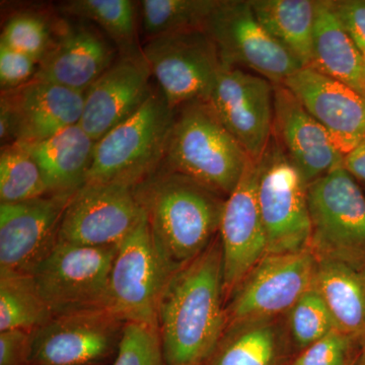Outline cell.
Here are the masks:
<instances>
[{
	"instance_id": "39",
	"label": "cell",
	"mask_w": 365,
	"mask_h": 365,
	"mask_svg": "<svg viewBox=\"0 0 365 365\" xmlns=\"http://www.w3.org/2000/svg\"><path fill=\"white\" fill-rule=\"evenodd\" d=\"M355 365H365V337L360 342V349L357 353Z\"/></svg>"
},
{
	"instance_id": "5",
	"label": "cell",
	"mask_w": 365,
	"mask_h": 365,
	"mask_svg": "<svg viewBox=\"0 0 365 365\" xmlns=\"http://www.w3.org/2000/svg\"><path fill=\"white\" fill-rule=\"evenodd\" d=\"M309 250L316 259L365 267V196L344 167L307 185Z\"/></svg>"
},
{
	"instance_id": "40",
	"label": "cell",
	"mask_w": 365,
	"mask_h": 365,
	"mask_svg": "<svg viewBox=\"0 0 365 365\" xmlns=\"http://www.w3.org/2000/svg\"><path fill=\"white\" fill-rule=\"evenodd\" d=\"M356 356H357V355H356ZM355 361H356V357H355V359H353L352 361L350 362V364H347V365H355Z\"/></svg>"
},
{
	"instance_id": "9",
	"label": "cell",
	"mask_w": 365,
	"mask_h": 365,
	"mask_svg": "<svg viewBox=\"0 0 365 365\" xmlns=\"http://www.w3.org/2000/svg\"><path fill=\"white\" fill-rule=\"evenodd\" d=\"M223 64L239 67L280 85L304 68L255 16L251 1L220 0L204 26Z\"/></svg>"
},
{
	"instance_id": "7",
	"label": "cell",
	"mask_w": 365,
	"mask_h": 365,
	"mask_svg": "<svg viewBox=\"0 0 365 365\" xmlns=\"http://www.w3.org/2000/svg\"><path fill=\"white\" fill-rule=\"evenodd\" d=\"M259 169L257 195L267 254L297 253L309 249L307 182L273 136Z\"/></svg>"
},
{
	"instance_id": "41",
	"label": "cell",
	"mask_w": 365,
	"mask_h": 365,
	"mask_svg": "<svg viewBox=\"0 0 365 365\" xmlns=\"http://www.w3.org/2000/svg\"><path fill=\"white\" fill-rule=\"evenodd\" d=\"M364 83H365V55H364Z\"/></svg>"
},
{
	"instance_id": "34",
	"label": "cell",
	"mask_w": 365,
	"mask_h": 365,
	"mask_svg": "<svg viewBox=\"0 0 365 365\" xmlns=\"http://www.w3.org/2000/svg\"><path fill=\"white\" fill-rule=\"evenodd\" d=\"M355 339L334 330L309 347L304 348L292 365H347L356 357Z\"/></svg>"
},
{
	"instance_id": "11",
	"label": "cell",
	"mask_w": 365,
	"mask_h": 365,
	"mask_svg": "<svg viewBox=\"0 0 365 365\" xmlns=\"http://www.w3.org/2000/svg\"><path fill=\"white\" fill-rule=\"evenodd\" d=\"M141 51L158 90L174 110L205 102L222 66L215 43L203 30L153 38Z\"/></svg>"
},
{
	"instance_id": "13",
	"label": "cell",
	"mask_w": 365,
	"mask_h": 365,
	"mask_svg": "<svg viewBox=\"0 0 365 365\" xmlns=\"http://www.w3.org/2000/svg\"><path fill=\"white\" fill-rule=\"evenodd\" d=\"M85 93L34 78L2 91L0 137L4 145L35 143L79 124Z\"/></svg>"
},
{
	"instance_id": "27",
	"label": "cell",
	"mask_w": 365,
	"mask_h": 365,
	"mask_svg": "<svg viewBox=\"0 0 365 365\" xmlns=\"http://www.w3.org/2000/svg\"><path fill=\"white\" fill-rule=\"evenodd\" d=\"M52 317L32 274L0 271V332H33Z\"/></svg>"
},
{
	"instance_id": "20",
	"label": "cell",
	"mask_w": 365,
	"mask_h": 365,
	"mask_svg": "<svg viewBox=\"0 0 365 365\" xmlns=\"http://www.w3.org/2000/svg\"><path fill=\"white\" fill-rule=\"evenodd\" d=\"M273 138L307 185L344 163L328 132L282 83L274 85Z\"/></svg>"
},
{
	"instance_id": "6",
	"label": "cell",
	"mask_w": 365,
	"mask_h": 365,
	"mask_svg": "<svg viewBox=\"0 0 365 365\" xmlns=\"http://www.w3.org/2000/svg\"><path fill=\"white\" fill-rule=\"evenodd\" d=\"M116 252L117 247L57 242L32 273L53 316L108 309Z\"/></svg>"
},
{
	"instance_id": "25",
	"label": "cell",
	"mask_w": 365,
	"mask_h": 365,
	"mask_svg": "<svg viewBox=\"0 0 365 365\" xmlns=\"http://www.w3.org/2000/svg\"><path fill=\"white\" fill-rule=\"evenodd\" d=\"M316 0H253L255 16L271 36L299 60L311 66Z\"/></svg>"
},
{
	"instance_id": "32",
	"label": "cell",
	"mask_w": 365,
	"mask_h": 365,
	"mask_svg": "<svg viewBox=\"0 0 365 365\" xmlns=\"http://www.w3.org/2000/svg\"><path fill=\"white\" fill-rule=\"evenodd\" d=\"M113 365H165L158 327L125 323Z\"/></svg>"
},
{
	"instance_id": "15",
	"label": "cell",
	"mask_w": 365,
	"mask_h": 365,
	"mask_svg": "<svg viewBox=\"0 0 365 365\" xmlns=\"http://www.w3.org/2000/svg\"><path fill=\"white\" fill-rule=\"evenodd\" d=\"M143 216L133 188L86 184L66 206L60 223L58 242L86 247H117Z\"/></svg>"
},
{
	"instance_id": "12",
	"label": "cell",
	"mask_w": 365,
	"mask_h": 365,
	"mask_svg": "<svg viewBox=\"0 0 365 365\" xmlns=\"http://www.w3.org/2000/svg\"><path fill=\"white\" fill-rule=\"evenodd\" d=\"M205 102L250 158L260 162L273 136V83L222 63Z\"/></svg>"
},
{
	"instance_id": "2",
	"label": "cell",
	"mask_w": 365,
	"mask_h": 365,
	"mask_svg": "<svg viewBox=\"0 0 365 365\" xmlns=\"http://www.w3.org/2000/svg\"><path fill=\"white\" fill-rule=\"evenodd\" d=\"M133 190L155 248L174 273L220 232L225 199L191 178L160 167Z\"/></svg>"
},
{
	"instance_id": "22",
	"label": "cell",
	"mask_w": 365,
	"mask_h": 365,
	"mask_svg": "<svg viewBox=\"0 0 365 365\" xmlns=\"http://www.w3.org/2000/svg\"><path fill=\"white\" fill-rule=\"evenodd\" d=\"M37 163L49 195L73 196L86 184L96 141L73 125L35 143H20Z\"/></svg>"
},
{
	"instance_id": "33",
	"label": "cell",
	"mask_w": 365,
	"mask_h": 365,
	"mask_svg": "<svg viewBox=\"0 0 365 365\" xmlns=\"http://www.w3.org/2000/svg\"><path fill=\"white\" fill-rule=\"evenodd\" d=\"M52 37L44 18L38 14H21L7 21L0 43L32 57L39 63L51 44Z\"/></svg>"
},
{
	"instance_id": "18",
	"label": "cell",
	"mask_w": 365,
	"mask_h": 365,
	"mask_svg": "<svg viewBox=\"0 0 365 365\" xmlns=\"http://www.w3.org/2000/svg\"><path fill=\"white\" fill-rule=\"evenodd\" d=\"M151 76L143 51L119 55L85 91L81 128L97 143L145 103Z\"/></svg>"
},
{
	"instance_id": "21",
	"label": "cell",
	"mask_w": 365,
	"mask_h": 365,
	"mask_svg": "<svg viewBox=\"0 0 365 365\" xmlns=\"http://www.w3.org/2000/svg\"><path fill=\"white\" fill-rule=\"evenodd\" d=\"M114 61V48L93 26H60L35 78L85 93Z\"/></svg>"
},
{
	"instance_id": "19",
	"label": "cell",
	"mask_w": 365,
	"mask_h": 365,
	"mask_svg": "<svg viewBox=\"0 0 365 365\" xmlns=\"http://www.w3.org/2000/svg\"><path fill=\"white\" fill-rule=\"evenodd\" d=\"M346 155L365 139V97L337 79L304 67L282 83Z\"/></svg>"
},
{
	"instance_id": "10",
	"label": "cell",
	"mask_w": 365,
	"mask_h": 365,
	"mask_svg": "<svg viewBox=\"0 0 365 365\" xmlns=\"http://www.w3.org/2000/svg\"><path fill=\"white\" fill-rule=\"evenodd\" d=\"M317 259L309 249L267 254L242 281L227 307V327L273 321L314 287Z\"/></svg>"
},
{
	"instance_id": "31",
	"label": "cell",
	"mask_w": 365,
	"mask_h": 365,
	"mask_svg": "<svg viewBox=\"0 0 365 365\" xmlns=\"http://www.w3.org/2000/svg\"><path fill=\"white\" fill-rule=\"evenodd\" d=\"M289 326L295 344L302 350L336 330L332 317L314 287L290 309Z\"/></svg>"
},
{
	"instance_id": "26",
	"label": "cell",
	"mask_w": 365,
	"mask_h": 365,
	"mask_svg": "<svg viewBox=\"0 0 365 365\" xmlns=\"http://www.w3.org/2000/svg\"><path fill=\"white\" fill-rule=\"evenodd\" d=\"M284 344L273 321L227 329L209 365H280Z\"/></svg>"
},
{
	"instance_id": "1",
	"label": "cell",
	"mask_w": 365,
	"mask_h": 365,
	"mask_svg": "<svg viewBox=\"0 0 365 365\" xmlns=\"http://www.w3.org/2000/svg\"><path fill=\"white\" fill-rule=\"evenodd\" d=\"M222 249L205 251L173 274L160 299L158 331L165 365H205L227 327Z\"/></svg>"
},
{
	"instance_id": "36",
	"label": "cell",
	"mask_w": 365,
	"mask_h": 365,
	"mask_svg": "<svg viewBox=\"0 0 365 365\" xmlns=\"http://www.w3.org/2000/svg\"><path fill=\"white\" fill-rule=\"evenodd\" d=\"M332 2L334 9L346 31L362 55H365V0Z\"/></svg>"
},
{
	"instance_id": "29",
	"label": "cell",
	"mask_w": 365,
	"mask_h": 365,
	"mask_svg": "<svg viewBox=\"0 0 365 365\" xmlns=\"http://www.w3.org/2000/svg\"><path fill=\"white\" fill-rule=\"evenodd\" d=\"M220 0H143L139 14L148 40L204 30Z\"/></svg>"
},
{
	"instance_id": "24",
	"label": "cell",
	"mask_w": 365,
	"mask_h": 365,
	"mask_svg": "<svg viewBox=\"0 0 365 365\" xmlns=\"http://www.w3.org/2000/svg\"><path fill=\"white\" fill-rule=\"evenodd\" d=\"M314 288L332 317L336 330L365 337V273L342 262L317 259Z\"/></svg>"
},
{
	"instance_id": "4",
	"label": "cell",
	"mask_w": 365,
	"mask_h": 365,
	"mask_svg": "<svg viewBox=\"0 0 365 365\" xmlns=\"http://www.w3.org/2000/svg\"><path fill=\"white\" fill-rule=\"evenodd\" d=\"M175 110L158 88L131 117L96 143L86 184L135 188L162 165Z\"/></svg>"
},
{
	"instance_id": "42",
	"label": "cell",
	"mask_w": 365,
	"mask_h": 365,
	"mask_svg": "<svg viewBox=\"0 0 365 365\" xmlns=\"http://www.w3.org/2000/svg\"><path fill=\"white\" fill-rule=\"evenodd\" d=\"M364 273H365V267L364 268Z\"/></svg>"
},
{
	"instance_id": "23",
	"label": "cell",
	"mask_w": 365,
	"mask_h": 365,
	"mask_svg": "<svg viewBox=\"0 0 365 365\" xmlns=\"http://www.w3.org/2000/svg\"><path fill=\"white\" fill-rule=\"evenodd\" d=\"M312 68L345 83L365 97L364 55L347 33L333 2L319 0Z\"/></svg>"
},
{
	"instance_id": "38",
	"label": "cell",
	"mask_w": 365,
	"mask_h": 365,
	"mask_svg": "<svg viewBox=\"0 0 365 365\" xmlns=\"http://www.w3.org/2000/svg\"><path fill=\"white\" fill-rule=\"evenodd\" d=\"M343 167L355 179L365 182V139L351 153L345 155Z\"/></svg>"
},
{
	"instance_id": "14",
	"label": "cell",
	"mask_w": 365,
	"mask_h": 365,
	"mask_svg": "<svg viewBox=\"0 0 365 365\" xmlns=\"http://www.w3.org/2000/svg\"><path fill=\"white\" fill-rule=\"evenodd\" d=\"M124 322L109 309L53 316L32 332L31 365H97L119 344Z\"/></svg>"
},
{
	"instance_id": "37",
	"label": "cell",
	"mask_w": 365,
	"mask_h": 365,
	"mask_svg": "<svg viewBox=\"0 0 365 365\" xmlns=\"http://www.w3.org/2000/svg\"><path fill=\"white\" fill-rule=\"evenodd\" d=\"M32 332H0V365H31Z\"/></svg>"
},
{
	"instance_id": "8",
	"label": "cell",
	"mask_w": 365,
	"mask_h": 365,
	"mask_svg": "<svg viewBox=\"0 0 365 365\" xmlns=\"http://www.w3.org/2000/svg\"><path fill=\"white\" fill-rule=\"evenodd\" d=\"M173 272L155 248L145 215L117 246L108 309L124 323L158 327L160 299Z\"/></svg>"
},
{
	"instance_id": "30",
	"label": "cell",
	"mask_w": 365,
	"mask_h": 365,
	"mask_svg": "<svg viewBox=\"0 0 365 365\" xmlns=\"http://www.w3.org/2000/svg\"><path fill=\"white\" fill-rule=\"evenodd\" d=\"M49 195L37 163L21 145L11 143L0 155V203H18Z\"/></svg>"
},
{
	"instance_id": "3",
	"label": "cell",
	"mask_w": 365,
	"mask_h": 365,
	"mask_svg": "<svg viewBox=\"0 0 365 365\" xmlns=\"http://www.w3.org/2000/svg\"><path fill=\"white\" fill-rule=\"evenodd\" d=\"M204 101L175 110L162 165L230 196L251 162Z\"/></svg>"
},
{
	"instance_id": "17",
	"label": "cell",
	"mask_w": 365,
	"mask_h": 365,
	"mask_svg": "<svg viewBox=\"0 0 365 365\" xmlns=\"http://www.w3.org/2000/svg\"><path fill=\"white\" fill-rule=\"evenodd\" d=\"M71 197L0 203V271L33 273L58 242L60 223Z\"/></svg>"
},
{
	"instance_id": "16",
	"label": "cell",
	"mask_w": 365,
	"mask_h": 365,
	"mask_svg": "<svg viewBox=\"0 0 365 365\" xmlns=\"http://www.w3.org/2000/svg\"><path fill=\"white\" fill-rule=\"evenodd\" d=\"M259 173V162L251 160L223 206L218 237L222 249L225 297H232L267 255V241L257 195Z\"/></svg>"
},
{
	"instance_id": "35",
	"label": "cell",
	"mask_w": 365,
	"mask_h": 365,
	"mask_svg": "<svg viewBox=\"0 0 365 365\" xmlns=\"http://www.w3.org/2000/svg\"><path fill=\"white\" fill-rule=\"evenodd\" d=\"M38 62L0 43V85L2 91L14 90L32 81L37 73Z\"/></svg>"
},
{
	"instance_id": "28",
	"label": "cell",
	"mask_w": 365,
	"mask_h": 365,
	"mask_svg": "<svg viewBox=\"0 0 365 365\" xmlns=\"http://www.w3.org/2000/svg\"><path fill=\"white\" fill-rule=\"evenodd\" d=\"M71 18L93 21L116 44L120 55L139 52L135 4L129 0H71L60 6Z\"/></svg>"
}]
</instances>
